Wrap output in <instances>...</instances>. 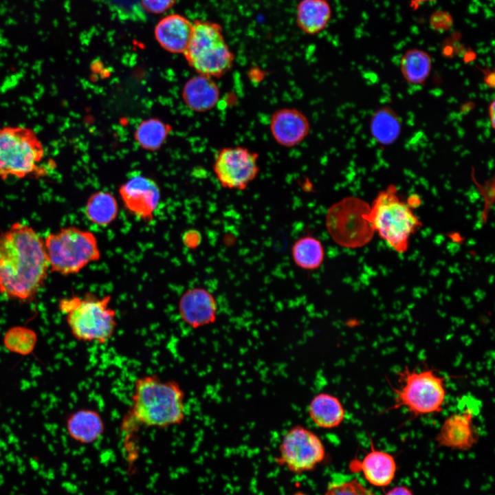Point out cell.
<instances>
[{
	"instance_id": "6da1fadb",
	"label": "cell",
	"mask_w": 495,
	"mask_h": 495,
	"mask_svg": "<svg viewBox=\"0 0 495 495\" xmlns=\"http://www.w3.org/2000/svg\"><path fill=\"white\" fill-rule=\"evenodd\" d=\"M50 269L44 240L32 227L15 222L0 232V294L32 300Z\"/></svg>"
},
{
	"instance_id": "7a4b0ae2",
	"label": "cell",
	"mask_w": 495,
	"mask_h": 495,
	"mask_svg": "<svg viewBox=\"0 0 495 495\" xmlns=\"http://www.w3.org/2000/svg\"><path fill=\"white\" fill-rule=\"evenodd\" d=\"M186 417V395L177 381L156 375L135 380L125 422L164 428L180 425Z\"/></svg>"
},
{
	"instance_id": "3957f363",
	"label": "cell",
	"mask_w": 495,
	"mask_h": 495,
	"mask_svg": "<svg viewBox=\"0 0 495 495\" xmlns=\"http://www.w3.org/2000/svg\"><path fill=\"white\" fill-rule=\"evenodd\" d=\"M393 404L383 412L404 408L411 419L440 413L447 397L446 378L434 368H411L405 366L397 373Z\"/></svg>"
},
{
	"instance_id": "277c9868",
	"label": "cell",
	"mask_w": 495,
	"mask_h": 495,
	"mask_svg": "<svg viewBox=\"0 0 495 495\" xmlns=\"http://www.w3.org/2000/svg\"><path fill=\"white\" fill-rule=\"evenodd\" d=\"M111 302L110 295L87 293L61 299L58 308L76 340L105 344L118 327L117 313Z\"/></svg>"
},
{
	"instance_id": "5b68a950",
	"label": "cell",
	"mask_w": 495,
	"mask_h": 495,
	"mask_svg": "<svg viewBox=\"0 0 495 495\" xmlns=\"http://www.w3.org/2000/svg\"><path fill=\"white\" fill-rule=\"evenodd\" d=\"M45 149L34 129L0 126V179L39 177L46 174Z\"/></svg>"
},
{
	"instance_id": "8992f818",
	"label": "cell",
	"mask_w": 495,
	"mask_h": 495,
	"mask_svg": "<svg viewBox=\"0 0 495 495\" xmlns=\"http://www.w3.org/2000/svg\"><path fill=\"white\" fill-rule=\"evenodd\" d=\"M44 245L50 269L65 276L78 274L101 256L95 234L75 226L49 234Z\"/></svg>"
},
{
	"instance_id": "52a82bcc",
	"label": "cell",
	"mask_w": 495,
	"mask_h": 495,
	"mask_svg": "<svg viewBox=\"0 0 495 495\" xmlns=\"http://www.w3.org/2000/svg\"><path fill=\"white\" fill-rule=\"evenodd\" d=\"M199 74L219 78L233 66L234 54L228 45L221 25L197 19L192 22L188 45L183 53Z\"/></svg>"
},
{
	"instance_id": "ba28073f",
	"label": "cell",
	"mask_w": 495,
	"mask_h": 495,
	"mask_svg": "<svg viewBox=\"0 0 495 495\" xmlns=\"http://www.w3.org/2000/svg\"><path fill=\"white\" fill-rule=\"evenodd\" d=\"M369 218L374 231L399 253L406 252L410 235L421 225L410 206L399 199L394 186L378 194L370 206Z\"/></svg>"
},
{
	"instance_id": "9c48e42d",
	"label": "cell",
	"mask_w": 495,
	"mask_h": 495,
	"mask_svg": "<svg viewBox=\"0 0 495 495\" xmlns=\"http://www.w3.org/2000/svg\"><path fill=\"white\" fill-rule=\"evenodd\" d=\"M370 206L362 199L349 197L333 204L326 216L331 239L344 248H360L372 238L374 230L369 218Z\"/></svg>"
},
{
	"instance_id": "30bf717a",
	"label": "cell",
	"mask_w": 495,
	"mask_h": 495,
	"mask_svg": "<svg viewBox=\"0 0 495 495\" xmlns=\"http://www.w3.org/2000/svg\"><path fill=\"white\" fill-rule=\"evenodd\" d=\"M325 447L318 435L309 428L296 425L283 435L276 463L294 474L313 470L325 458Z\"/></svg>"
},
{
	"instance_id": "8fae6325",
	"label": "cell",
	"mask_w": 495,
	"mask_h": 495,
	"mask_svg": "<svg viewBox=\"0 0 495 495\" xmlns=\"http://www.w3.org/2000/svg\"><path fill=\"white\" fill-rule=\"evenodd\" d=\"M258 160V154L246 147H226L216 155L213 170L222 187L243 190L256 177Z\"/></svg>"
},
{
	"instance_id": "7c38bea8",
	"label": "cell",
	"mask_w": 495,
	"mask_h": 495,
	"mask_svg": "<svg viewBox=\"0 0 495 495\" xmlns=\"http://www.w3.org/2000/svg\"><path fill=\"white\" fill-rule=\"evenodd\" d=\"M119 195L126 210L138 219L150 221L160 202L159 186L152 179L132 175L119 188Z\"/></svg>"
},
{
	"instance_id": "4fadbf2b",
	"label": "cell",
	"mask_w": 495,
	"mask_h": 495,
	"mask_svg": "<svg viewBox=\"0 0 495 495\" xmlns=\"http://www.w3.org/2000/svg\"><path fill=\"white\" fill-rule=\"evenodd\" d=\"M474 417L475 412L470 408L448 416L435 437L437 445L453 450H470L479 438Z\"/></svg>"
},
{
	"instance_id": "5bb4252c",
	"label": "cell",
	"mask_w": 495,
	"mask_h": 495,
	"mask_svg": "<svg viewBox=\"0 0 495 495\" xmlns=\"http://www.w3.org/2000/svg\"><path fill=\"white\" fill-rule=\"evenodd\" d=\"M397 466L393 454L375 448L370 439V450L362 459L354 458L349 463L352 473H362L365 480L377 487H386L394 480Z\"/></svg>"
},
{
	"instance_id": "9a60e30c",
	"label": "cell",
	"mask_w": 495,
	"mask_h": 495,
	"mask_svg": "<svg viewBox=\"0 0 495 495\" xmlns=\"http://www.w3.org/2000/svg\"><path fill=\"white\" fill-rule=\"evenodd\" d=\"M270 129L276 142L292 148L302 143L310 131L309 119L301 111L292 107L277 109L271 116Z\"/></svg>"
},
{
	"instance_id": "2e32d148",
	"label": "cell",
	"mask_w": 495,
	"mask_h": 495,
	"mask_svg": "<svg viewBox=\"0 0 495 495\" xmlns=\"http://www.w3.org/2000/svg\"><path fill=\"white\" fill-rule=\"evenodd\" d=\"M178 311L185 324L192 329H199L216 321L217 304L214 296L207 289L193 287L181 296Z\"/></svg>"
},
{
	"instance_id": "e0dca14e",
	"label": "cell",
	"mask_w": 495,
	"mask_h": 495,
	"mask_svg": "<svg viewBox=\"0 0 495 495\" xmlns=\"http://www.w3.org/2000/svg\"><path fill=\"white\" fill-rule=\"evenodd\" d=\"M192 31V23L179 14L162 18L155 25V38L160 45L171 53H184Z\"/></svg>"
},
{
	"instance_id": "ac0fdd59",
	"label": "cell",
	"mask_w": 495,
	"mask_h": 495,
	"mask_svg": "<svg viewBox=\"0 0 495 495\" xmlns=\"http://www.w3.org/2000/svg\"><path fill=\"white\" fill-rule=\"evenodd\" d=\"M65 424L69 436L82 444L97 441L105 430V424L101 415L90 408H81L72 412Z\"/></svg>"
},
{
	"instance_id": "d6986e66",
	"label": "cell",
	"mask_w": 495,
	"mask_h": 495,
	"mask_svg": "<svg viewBox=\"0 0 495 495\" xmlns=\"http://www.w3.org/2000/svg\"><path fill=\"white\" fill-rule=\"evenodd\" d=\"M182 96L190 109L197 112H205L212 109L217 104L220 91L213 78L198 74L185 83Z\"/></svg>"
},
{
	"instance_id": "ffe728a7",
	"label": "cell",
	"mask_w": 495,
	"mask_h": 495,
	"mask_svg": "<svg viewBox=\"0 0 495 495\" xmlns=\"http://www.w3.org/2000/svg\"><path fill=\"white\" fill-rule=\"evenodd\" d=\"M307 412L317 427L326 430L340 426L346 415L340 399L329 393H320L314 396L308 405Z\"/></svg>"
},
{
	"instance_id": "44dd1931",
	"label": "cell",
	"mask_w": 495,
	"mask_h": 495,
	"mask_svg": "<svg viewBox=\"0 0 495 495\" xmlns=\"http://www.w3.org/2000/svg\"><path fill=\"white\" fill-rule=\"evenodd\" d=\"M332 15L327 0H300L296 6L298 28L305 34L316 35L328 25Z\"/></svg>"
},
{
	"instance_id": "7402d4cb",
	"label": "cell",
	"mask_w": 495,
	"mask_h": 495,
	"mask_svg": "<svg viewBox=\"0 0 495 495\" xmlns=\"http://www.w3.org/2000/svg\"><path fill=\"white\" fill-rule=\"evenodd\" d=\"M118 204L109 192L100 190L91 194L85 204V213L88 220L100 227H107L116 219Z\"/></svg>"
},
{
	"instance_id": "603a6c76",
	"label": "cell",
	"mask_w": 495,
	"mask_h": 495,
	"mask_svg": "<svg viewBox=\"0 0 495 495\" xmlns=\"http://www.w3.org/2000/svg\"><path fill=\"white\" fill-rule=\"evenodd\" d=\"M373 138L380 144L388 146L399 138L402 123L398 115L390 108L382 107L374 112L370 121Z\"/></svg>"
},
{
	"instance_id": "cb8c5ba5",
	"label": "cell",
	"mask_w": 495,
	"mask_h": 495,
	"mask_svg": "<svg viewBox=\"0 0 495 495\" xmlns=\"http://www.w3.org/2000/svg\"><path fill=\"white\" fill-rule=\"evenodd\" d=\"M431 69V56L420 49L407 50L400 60L401 72L405 80L412 85L424 84L428 78Z\"/></svg>"
},
{
	"instance_id": "d4e9b609",
	"label": "cell",
	"mask_w": 495,
	"mask_h": 495,
	"mask_svg": "<svg viewBox=\"0 0 495 495\" xmlns=\"http://www.w3.org/2000/svg\"><path fill=\"white\" fill-rule=\"evenodd\" d=\"M292 256L295 264L305 270L319 268L324 258V250L322 243L315 237L305 236L298 239L292 248Z\"/></svg>"
},
{
	"instance_id": "484cf974",
	"label": "cell",
	"mask_w": 495,
	"mask_h": 495,
	"mask_svg": "<svg viewBox=\"0 0 495 495\" xmlns=\"http://www.w3.org/2000/svg\"><path fill=\"white\" fill-rule=\"evenodd\" d=\"M170 126L157 118L142 121L135 131V139L139 145L146 150L155 151L164 143Z\"/></svg>"
},
{
	"instance_id": "4316f807",
	"label": "cell",
	"mask_w": 495,
	"mask_h": 495,
	"mask_svg": "<svg viewBox=\"0 0 495 495\" xmlns=\"http://www.w3.org/2000/svg\"><path fill=\"white\" fill-rule=\"evenodd\" d=\"M36 342V332L23 326H14L8 329L3 337L5 348L12 353L21 355L32 353Z\"/></svg>"
},
{
	"instance_id": "83f0119b",
	"label": "cell",
	"mask_w": 495,
	"mask_h": 495,
	"mask_svg": "<svg viewBox=\"0 0 495 495\" xmlns=\"http://www.w3.org/2000/svg\"><path fill=\"white\" fill-rule=\"evenodd\" d=\"M323 495H375L358 479L331 483Z\"/></svg>"
},
{
	"instance_id": "f1b7e54d",
	"label": "cell",
	"mask_w": 495,
	"mask_h": 495,
	"mask_svg": "<svg viewBox=\"0 0 495 495\" xmlns=\"http://www.w3.org/2000/svg\"><path fill=\"white\" fill-rule=\"evenodd\" d=\"M429 24L432 29L437 32H445L450 30L453 25L452 15L444 10L434 11L429 19Z\"/></svg>"
},
{
	"instance_id": "f546056e",
	"label": "cell",
	"mask_w": 495,
	"mask_h": 495,
	"mask_svg": "<svg viewBox=\"0 0 495 495\" xmlns=\"http://www.w3.org/2000/svg\"><path fill=\"white\" fill-rule=\"evenodd\" d=\"M143 7L150 12L160 14L170 9L176 0H141Z\"/></svg>"
},
{
	"instance_id": "4dcf8cb0",
	"label": "cell",
	"mask_w": 495,
	"mask_h": 495,
	"mask_svg": "<svg viewBox=\"0 0 495 495\" xmlns=\"http://www.w3.org/2000/svg\"><path fill=\"white\" fill-rule=\"evenodd\" d=\"M384 495H415L413 492L408 486L397 485L388 492Z\"/></svg>"
},
{
	"instance_id": "1f68e13d",
	"label": "cell",
	"mask_w": 495,
	"mask_h": 495,
	"mask_svg": "<svg viewBox=\"0 0 495 495\" xmlns=\"http://www.w3.org/2000/svg\"><path fill=\"white\" fill-rule=\"evenodd\" d=\"M483 73L485 84L489 87L493 89L494 87L495 82V74L494 70L487 69V70H484Z\"/></svg>"
},
{
	"instance_id": "d6a6232c",
	"label": "cell",
	"mask_w": 495,
	"mask_h": 495,
	"mask_svg": "<svg viewBox=\"0 0 495 495\" xmlns=\"http://www.w3.org/2000/svg\"><path fill=\"white\" fill-rule=\"evenodd\" d=\"M494 116H495V102L493 100L489 104V106H488V116H489V120H490V122L491 124V127L492 129H494V126H495Z\"/></svg>"
},
{
	"instance_id": "836d02e7",
	"label": "cell",
	"mask_w": 495,
	"mask_h": 495,
	"mask_svg": "<svg viewBox=\"0 0 495 495\" xmlns=\"http://www.w3.org/2000/svg\"><path fill=\"white\" fill-rule=\"evenodd\" d=\"M435 1V0H413V1L415 2V3H417V4L426 3V2H428V1Z\"/></svg>"
}]
</instances>
